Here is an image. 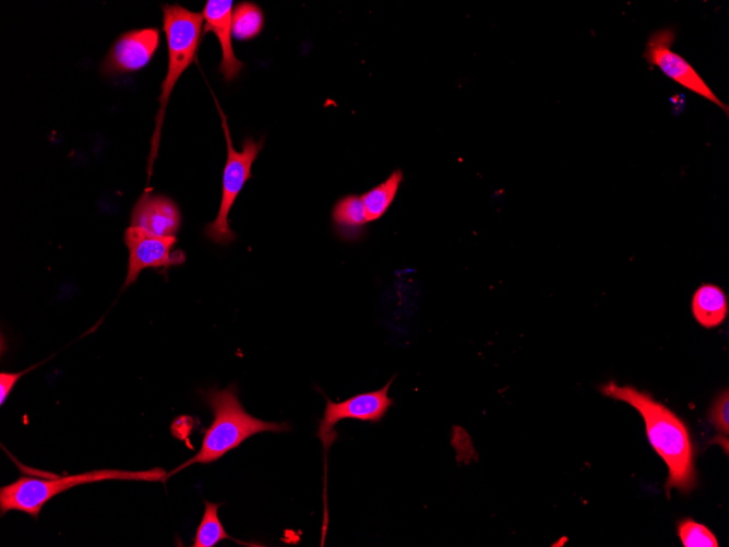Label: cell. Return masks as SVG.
I'll return each instance as SVG.
<instances>
[{
  "label": "cell",
  "mask_w": 729,
  "mask_h": 547,
  "mask_svg": "<svg viewBox=\"0 0 729 547\" xmlns=\"http://www.w3.org/2000/svg\"><path fill=\"white\" fill-rule=\"evenodd\" d=\"M678 535L684 547H718L716 536L708 527L690 518L678 523Z\"/></svg>",
  "instance_id": "obj_17"
},
{
  "label": "cell",
  "mask_w": 729,
  "mask_h": 547,
  "mask_svg": "<svg viewBox=\"0 0 729 547\" xmlns=\"http://www.w3.org/2000/svg\"><path fill=\"white\" fill-rule=\"evenodd\" d=\"M691 309L698 324L713 329L725 321L728 313V299L719 286L705 283L694 292Z\"/></svg>",
  "instance_id": "obj_12"
},
{
  "label": "cell",
  "mask_w": 729,
  "mask_h": 547,
  "mask_svg": "<svg viewBox=\"0 0 729 547\" xmlns=\"http://www.w3.org/2000/svg\"><path fill=\"white\" fill-rule=\"evenodd\" d=\"M262 10L252 2H240L232 9V35L239 40L258 36L263 27Z\"/></svg>",
  "instance_id": "obj_15"
},
{
  "label": "cell",
  "mask_w": 729,
  "mask_h": 547,
  "mask_svg": "<svg viewBox=\"0 0 729 547\" xmlns=\"http://www.w3.org/2000/svg\"><path fill=\"white\" fill-rule=\"evenodd\" d=\"M600 392L635 408L645 423L650 445L668 466L666 492L676 488L689 494L696 485L694 449L685 424L666 405L631 385L609 381Z\"/></svg>",
  "instance_id": "obj_1"
},
{
  "label": "cell",
  "mask_w": 729,
  "mask_h": 547,
  "mask_svg": "<svg viewBox=\"0 0 729 547\" xmlns=\"http://www.w3.org/2000/svg\"><path fill=\"white\" fill-rule=\"evenodd\" d=\"M123 238L129 251L123 287L134 283L145 269H166L179 265L186 260L181 250H174L177 241L175 236H157L140 227L130 226L126 229Z\"/></svg>",
  "instance_id": "obj_8"
},
{
  "label": "cell",
  "mask_w": 729,
  "mask_h": 547,
  "mask_svg": "<svg viewBox=\"0 0 729 547\" xmlns=\"http://www.w3.org/2000/svg\"><path fill=\"white\" fill-rule=\"evenodd\" d=\"M215 103L220 115L226 139L227 159L223 173L219 210L216 218L205 226L204 234L210 240L216 243L228 245L236 237L229 227L228 214L246 181L252 177L251 166L262 148V143L248 138L242 144V150L240 152L236 151L231 142L226 116L217 100Z\"/></svg>",
  "instance_id": "obj_5"
},
{
  "label": "cell",
  "mask_w": 729,
  "mask_h": 547,
  "mask_svg": "<svg viewBox=\"0 0 729 547\" xmlns=\"http://www.w3.org/2000/svg\"><path fill=\"white\" fill-rule=\"evenodd\" d=\"M165 476L162 467L147 471L96 469L50 479L21 476L0 488V512L3 515L9 511H21L37 519L47 501L72 487L101 480L163 481Z\"/></svg>",
  "instance_id": "obj_3"
},
{
  "label": "cell",
  "mask_w": 729,
  "mask_h": 547,
  "mask_svg": "<svg viewBox=\"0 0 729 547\" xmlns=\"http://www.w3.org/2000/svg\"><path fill=\"white\" fill-rule=\"evenodd\" d=\"M394 377L379 390L363 392L343 401L333 402L326 397V405L322 419L320 420L318 437L324 450H327L336 438L334 426L344 419H356L369 423H379L393 405L389 396V389Z\"/></svg>",
  "instance_id": "obj_7"
},
{
  "label": "cell",
  "mask_w": 729,
  "mask_h": 547,
  "mask_svg": "<svg viewBox=\"0 0 729 547\" xmlns=\"http://www.w3.org/2000/svg\"><path fill=\"white\" fill-rule=\"evenodd\" d=\"M34 367H31L26 370L19 371V372H4V371L0 372V404H1V406L4 404L5 400L10 395L11 391L15 387L19 379Z\"/></svg>",
  "instance_id": "obj_19"
},
{
  "label": "cell",
  "mask_w": 729,
  "mask_h": 547,
  "mask_svg": "<svg viewBox=\"0 0 729 547\" xmlns=\"http://www.w3.org/2000/svg\"><path fill=\"white\" fill-rule=\"evenodd\" d=\"M159 45V32L148 27L123 33L110 47L101 64L105 74L128 73L145 67Z\"/></svg>",
  "instance_id": "obj_9"
},
{
  "label": "cell",
  "mask_w": 729,
  "mask_h": 547,
  "mask_svg": "<svg viewBox=\"0 0 729 547\" xmlns=\"http://www.w3.org/2000/svg\"><path fill=\"white\" fill-rule=\"evenodd\" d=\"M181 224L177 204L162 194L143 193L131 212V226L157 236H175Z\"/></svg>",
  "instance_id": "obj_10"
},
{
  "label": "cell",
  "mask_w": 729,
  "mask_h": 547,
  "mask_svg": "<svg viewBox=\"0 0 729 547\" xmlns=\"http://www.w3.org/2000/svg\"><path fill=\"white\" fill-rule=\"evenodd\" d=\"M204 17V33L213 32L222 47V61L219 71L227 82L235 80L243 68V63L237 59L234 52L231 36V0H208L202 11Z\"/></svg>",
  "instance_id": "obj_11"
},
{
  "label": "cell",
  "mask_w": 729,
  "mask_h": 547,
  "mask_svg": "<svg viewBox=\"0 0 729 547\" xmlns=\"http://www.w3.org/2000/svg\"><path fill=\"white\" fill-rule=\"evenodd\" d=\"M204 17L178 4L163 5V27L167 40L168 68L162 84L159 109L151 141L148 175L157 156L162 124L170 94L181 74L192 63L200 44Z\"/></svg>",
  "instance_id": "obj_4"
},
{
  "label": "cell",
  "mask_w": 729,
  "mask_h": 547,
  "mask_svg": "<svg viewBox=\"0 0 729 547\" xmlns=\"http://www.w3.org/2000/svg\"><path fill=\"white\" fill-rule=\"evenodd\" d=\"M332 217L344 229H356L368 223L361 197L355 194L339 199L333 207Z\"/></svg>",
  "instance_id": "obj_16"
},
{
  "label": "cell",
  "mask_w": 729,
  "mask_h": 547,
  "mask_svg": "<svg viewBox=\"0 0 729 547\" xmlns=\"http://www.w3.org/2000/svg\"><path fill=\"white\" fill-rule=\"evenodd\" d=\"M710 424L722 435L729 432V393L725 389L712 404L708 413Z\"/></svg>",
  "instance_id": "obj_18"
},
{
  "label": "cell",
  "mask_w": 729,
  "mask_h": 547,
  "mask_svg": "<svg viewBox=\"0 0 729 547\" xmlns=\"http://www.w3.org/2000/svg\"><path fill=\"white\" fill-rule=\"evenodd\" d=\"M402 180L403 173L397 169L385 181L361 195L368 222L377 221L383 216L392 204Z\"/></svg>",
  "instance_id": "obj_13"
},
{
  "label": "cell",
  "mask_w": 729,
  "mask_h": 547,
  "mask_svg": "<svg viewBox=\"0 0 729 547\" xmlns=\"http://www.w3.org/2000/svg\"><path fill=\"white\" fill-rule=\"evenodd\" d=\"M204 504V514L198 526L192 546L213 547L223 539H231L239 544H243L242 542L230 537L220 523L218 518V508L222 506V503H215L205 500Z\"/></svg>",
  "instance_id": "obj_14"
},
{
  "label": "cell",
  "mask_w": 729,
  "mask_h": 547,
  "mask_svg": "<svg viewBox=\"0 0 729 547\" xmlns=\"http://www.w3.org/2000/svg\"><path fill=\"white\" fill-rule=\"evenodd\" d=\"M674 38L676 32L673 28H662L653 33L646 41L644 59L649 64L658 67L678 84L716 104L728 115V106L715 95L682 56L672 51L671 45Z\"/></svg>",
  "instance_id": "obj_6"
},
{
  "label": "cell",
  "mask_w": 729,
  "mask_h": 547,
  "mask_svg": "<svg viewBox=\"0 0 729 547\" xmlns=\"http://www.w3.org/2000/svg\"><path fill=\"white\" fill-rule=\"evenodd\" d=\"M203 397L214 414V420L204 433L201 449L168 473L163 481L194 463L208 464L219 460L255 433L282 432L289 429L285 423L265 421L247 413L238 400L234 384L223 390H207L203 392Z\"/></svg>",
  "instance_id": "obj_2"
}]
</instances>
